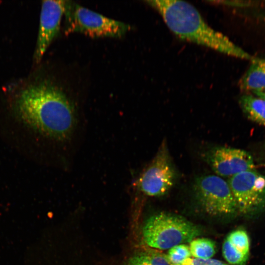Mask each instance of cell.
Returning <instances> with one entry per match:
<instances>
[{
    "label": "cell",
    "mask_w": 265,
    "mask_h": 265,
    "mask_svg": "<svg viewBox=\"0 0 265 265\" xmlns=\"http://www.w3.org/2000/svg\"><path fill=\"white\" fill-rule=\"evenodd\" d=\"M17 117L25 125L51 139L63 141L73 132L74 109L65 94L49 82L31 84L14 103Z\"/></svg>",
    "instance_id": "obj_1"
},
{
    "label": "cell",
    "mask_w": 265,
    "mask_h": 265,
    "mask_svg": "<svg viewBox=\"0 0 265 265\" xmlns=\"http://www.w3.org/2000/svg\"><path fill=\"white\" fill-rule=\"evenodd\" d=\"M146 2L157 11L169 29L180 39L231 56L251 61L257 59L209 26L190 3L174 0Z\"/></svg>",
    "instance_id": "obj_2"
},
{
    "label": "cell",
    "mask_w": 265,
    "mask_h": 265,
    "mask_svg": "<svg viewBox=\"0 0 265 265\" xmlns=\"http://www.w3.org/2000/svg\"><path fill=\"white\" fill-rule=\"evenodd\" d=\"M201 233L200 227L185 217L164 212L149 217L142 229L145 243L159 250L190 242Z\"/></svg>",
    "instance_id": "obj_3"
},
{
    "label": "cell",
    "mask_w": 265,
    "mask_h": 265,
    "mask_svg": "<svg viewBox=\"0 0 265 265\" xmlns=\"http://www.w3.org/2000/svg\"><path fill=\"white\" fill-rule=\"evenodd\" d=\"M64 14L66 33L79 32L92 37H120L131 28L129 25L72 1L66 0Z\"/></svg>",
    "instance_id": "obj_4"
},
{
    "label": "cell",
    "mask_w": 265,
    "mask_h": 265,
    "mask_svg": "<svg viewBox=\"0 0 265 265\" xmlns=\"http://www.w3.org/2000/svg\"><path fill=\"white\" fill-rule=\"evenodd\" d=\"M193 190L197 201L209 215L231 217L238 213L228 183L222 177L214 175L198 177L194 182Z\"/></svg>",
    "instance_id": "obj_5"
},
{
    "label": "cell",
    "mask_w": 265,
    "mask_h": 265,
    "mask_svg": "<svg viewBox=\"0 0 265 265\" xmlns=\"http://www.w3.org/2000/svg\"><path fill=\"white\" fill-rule=\"evenodd\" d=\"M228 183L238 213L252 217L265 210L264 176L252 169L233 176Z\"/></svg>",
    "instance_id": "obj_6"
},
{
    "label": "cell",
    "mask_w": 265,
    "mask_h": 265,
    "mask_svg": "<svg viewBox=\"0 0 265 265\" xmlns=\"http://www.w3.org/2000/svg\"><path fill=\"white\" fill-rule=\"evenodd\" d=\"M177 172L167 143L163 141L157 153L137 181L138 188L152 197L166 194L174 185Z\"/></svg>",
    "instance_id": "obj_7"
},
{
    "label": "cell",
    "mask_w": 265,
    "mask_h": 265,
    "mask_svg": "<svg viewBox=\"0 0 265 265\" xmlns=\"http://www.w3.org/2000/svg\"><path fill=\"white\" fill-rule=\"evenodd\" d=\"M206 161L220 177H232L242 172L254 169L251 155L239 149L215 147L204 156Z\"/></svg>",
    "instance_id": "obj_8"
},
{
    "label": "cell",
    "mask_w": 265,
    "mask_h": 265,
    "mask_svg": "<svg viewBox=\"0 0 265 265\" xmlns=\"http://www.w3.org/2000/svg\"><path fill=\"white\" fill-rule=\"evenodd\" d=\"M66 0L42 1L39 32L34 53L37 63L40 61L47 48L58 34Z\"/></svg>",
    "instance_id": "obj_9"
},
{
    "label": "cell",
    "mask_w": 265,
    "mask_h": 265,
    "mask_svg": "<svg viewBox=\"0 0 265 265\" xmlns=\"http://www.w3.org/2000/svg\"><path fill=\"white\" fill-rule=\"evenodd\" d=\"M250 241L245 230L238 228L230 232L222 244L223 258L230 265H244L250 256Z\"/></svg>",
    "instance_id": "obj_10"
},
{
    "label": "cell",
    "mask_w": 265,
    "mask_h": 265,
    "mask_svg": "<svg viewBox=\"0 0 265 265\" xmlns=\"http://www.w3.org/2000/svg\"><path fill=\"white\" fill-rule=\"evenodd\" d=\"M239 86L241 89L252 92L265 88V60L252 61L241 79Z\"/></svg>",
    "instance_id": "obj_11"
},
{
    "label": "cell",
    "mask_w": 265,
    "mask_h": 265,
    "mask_svg": "<svg viewBox=\"0 0 265 265\" xmlns=\"http://www.w3.org/2000/svg\"><path fill=\"white\" fill-rule=\"evenodd\" d=\"M244 114L252 121L265 126V101L252 95L245 94L239 99Z\"/></svg>",
    "instance_id": "obj_12"
},
{
    "label": "cell",
    "mask_w": 265,
    "mask_h": 265,
    "mask_svg": "<svg viewBox=\"0 0 265 265\" xmlns=\"http://www.w3.org/2000/svg\"><path fill=\"white\" fill-rule=\"evenodd\" d=\"M125 265H172L166 255L155 250L138 252L127 261Z\"/></svg>",
    "instance_id": "obj_13"
},
{
    "label": "cell",
    "mask_w": 265,
    "mask_h": 265,
    "mask_svg": "<svg viewBox=\"0 0 265 265\" xmlns=\"http://www.w3.org/2000/svg\"><path fill=\"white\" fill-rule=\"evenodd\" d=\"M189 243L191 256L194 258L210 259L216 252L215 242L208 238H195Z\"/></svg>",
    "instance_id": "obj_14"
},
{
    "label": "cell",
    "mask_w": 265,
    "mask_h": 265,
    "mask_svg": "<svg viewBox=\"0 0 265 265\" xmlns=\"http://www.w3.org/2000/svg\"><path fill=\"white\" fill-rule=\"evenodd\" d=\"M172 265H180L186 260L191 258L189 246L180 244L170 248L166 254Z\"/></svg>",
    "instance_id": "obj_15"
},
{
    "label": "cell",
    "mask_w": 265,
    "mask_h": 265,
    "mask_svg": "<svg viewBox=\"0 0 265 265\" xmlns=\"http://www.w3.org/2000/svg\"><path fill=\"white\" fill-rule=\"evenodd\" d=\"M180 265H230L213 259H197L189 258Z\"/></svg>",
    "instance_id": "obj_16"
},
{
    "label": "cell",
    "mask_w": 265,
    "mask_h": 265,
    "mask_svg": "<svg viewBox=\"0 0 265 265\" xmlns=\"http://www.w3.org/2000/svg\"><path fill=\"white\" fill-rule=\"evenodd\" d=\"M257 97L265 101V88L253 92Z\"/></svg>",
    "instance_id": "obj_17"
}]
</instances>
